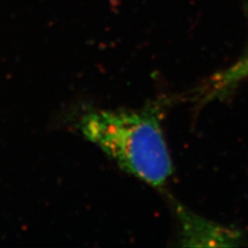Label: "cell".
I'll return each instance as SVG.
<instances>
[{
  "label": "cell",
  "mask_w": 248,
  "mask_h": 248,
  "mask_svg": "<svg viewBox=\"0 0 248 248\" xmlns=\"http://www.w3.org/2000/svg\"><path fill=\"white\" fill-rule=\"evenodd\" d=\"M160 102L141 108H88L78 116L76 127L124 172L154 188L165 187L174 173L161 126Z\"/></svg>",
  "instance_id": "cell-1"
},
{
  "label": "cell",
  "mask_w": 248,
  "mask_h": 248,
  "mask_svg": "<svg viewBox=\"0 0 248 248\" xmlns=\"http://www.w3.org/2000/svg\"><path fill=\"white\" fill-rule=\"evenodd\" d=\"M174 211L178 223V241L181 246L231 247L239 246L244 240L239 230L222 226L192 212L175 202Z\"/></svg>",
  "instance_id": "cell-2"
},
{
  "label": "cell",
  "mask_w": 248,
  "mask_h": 248,
  "mask_svg": "<svg viewBox=\"0 0 248 248\" xmlns=\"http://www.w3.org/2000/svg\"><path fill=\"white\" fill-rule=\"evenodd\" d=\"M245 79H248V54L212 78L209 84L208 93H206V98L211 99L217 95H221Z\"/></svg>",
  "instance_id": "cell-3"
}]
</instances>
